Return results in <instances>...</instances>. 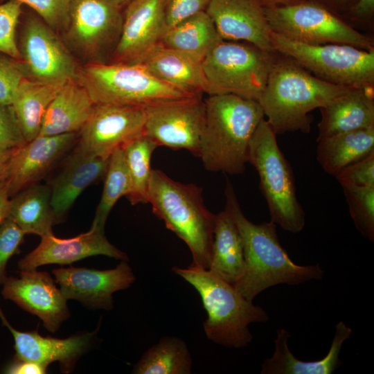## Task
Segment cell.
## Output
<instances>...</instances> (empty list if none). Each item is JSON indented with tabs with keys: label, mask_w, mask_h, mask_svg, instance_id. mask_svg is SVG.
I'll return each mask as SVG.
<instances>
[{
	"label": "cell",
	"mask_w": 374,
	"mask_h": 374,
	"mask_svg": "<svg viewBox=\"0 0 374 374\" xmlns=\"http://www.w3.org/2000/svg\"><path fill=\"white\" fill-rule=\"evenodd\" d=\"M224 194L225 207L237 226L243 246L244 271L233 285L243 297L253 301L274 285H295L323 278L324 271L319 264L303 266L294 262L280 243L274 222L254 224L245 217L229 181Z\"/></svg>",
	"instance_id": "6da1fadb"
},
{
	"label": "cell",
	"mask_w": 374,
	"mask_h": 374,
	"mask_svg": "<svg viewBox=\"0 0 374 374\" xmlns=\"http://www.w3.org/2000/svg\"><path fill=\"white\" fill-rule=\"evenodd\" d=\"M352 87L323 81L292 58L278 53L258 103L276 134L309 133V113L321 108Z\"/></svg>",
	"instance_id": "7a4b0ae2"
},
{
	"label": "cell",
	"mask_w": 374,
	"mask_h": 374,
	"mask_svg": "<svg viewBox=\"0 0 374 374\" xmlns=\"http://www.w3.org/2000/svg\"><path fill=\"white\" fill-rule=\"evenodd\" d=\"M204 101L206 120L199 154L204 168L243 173L249 142L265 118L262 107L257 100L231 93L210 94Z\"/></svg>",
	"instance_id": "3957f363"
},
{
	"label": "cell",
	"mask_w": 374,
	"mask_h": 374,
	"mask_svg": "<svg viewBox=\"0 0 374 374\" xmlns=\"http://www.w3.org/2000/svg\"><path fill=\"white\" fill-rule=\"evenodd\" d=\"M148 200L153 213L188 247L192 265L208 269L215 215L206 207L202 188L178 182L161 170L152 169Z\"/></svg>",
	"instance_id": "277c9868"
},
{
	"label": "cell",
	"mask_w": 374,
	"mask_h": 374,
	"mask_svg": "<svg viewBox=\"0 0 374 374\" xmlns=\"http://www.w3.org/2000/svg\"><path fill=\"white\" fill-rule=\"evenodd\" d=\"M199 294L208 317L203 323L208 339L229 348H243L252 341V323H266L269 317L259 305L243 297L234 287L209 269L195 265L173 267Z\"/></svg>",
	"instance_id": "5b68a950"
},
{
	"label": "cell",
	"mask_w": 374,
	"mask_h": 374,
	"mask_svg": "<svg viewBox=\"0 0 374 374\" xmlns=\"http://www.w3.org/2000/svg\"><path fill=\"white\" fill-rule=\"evenodd\" d=\"M247 163L258 174L259 188L271 220L285 231H302L305 214L296 195L292 169L278 146L276 133L265 118L249 142Z\"/></svg>",
	"instance_id": "8992f818"
},
{
	"label": "cell",
	"mask_w": 374,
	"mask_h": 374,
	"mask_svg": "<svg viewBox=\"0 0 374 374\" xmlns=\"http://www.w3.org/2000/svg\"><path fill=\"white\" fill-rule=\"evenodd\" d=\"M75 78L95 104L146 107L192 97L157 78L141 63L91 62L78 66Z\"/></svg>",
	"instance_id": "52a82bcc"
},
{
	"label": "cell",
	"mask_w": 374,
	"mask_h": 374,
	"mask_svg": "<svg viewBox=\"0 0 374 374\" xmlns=\"http://www.w3.org/2000/svg\"><path fill=\"white\" fill-rule=\"evenodd\" d=\"M271 42L276 52L292 58L323 81L352 88H374V50L341 44H302L273 31Z\"/></svg>",
	"instance_id": "ba28073f"
},
{
	"label": "cell",
	"mask_w": 374,
	"mask_h": 374,
	"mask_svg": "<svg viewBox=\"0 0 374 374\" xmlns=\"http://www.w3.org/2000/svg\"><path fill=\"white\" fill-rule=\"evenodd\" d=\"M276 55L250 43L222 40L202 60L210 94L231 93L258 101Z\"/></svg>",
	"instance_id": "9c48e42d"
},
{
	"label": "cell",
	"mask_w": 374,
	"mask_h": 374,
	"mask_svg": "<svg viewBox=\"0 0 374 374\" xmlns=\"http://www.w3.org/2000/svg\"><path fill=\"white\" fill-rule=\"evenodd\" d=\"M271 30L306 44H341L372 51L373 41L323 5L305 0L295 5L265 8Z\"/></svg>",
	"instance_id": "30bf717a"
},
{
	"label": "cell",
	"mask_w": 374,
	"mask_h": 374,
	"mask_svg": "<svg viewBox=\"0 0 374 374\" xmlns=\"http://www.w3.org/2000/svg\"><path fill=\"white\" fill-rule=\"evenodd\" d=\"M205 120L202 96L164 101L146 107L144 134L157 147L185 149L199 157Z\"/></svg>",
	"instance_id": "8fae6325"
},
{
	"label": "cell",
	"mask_w": 374,
	"mask_h": 374,
	"mask_svg": "<svg viewBox=\"0 0 374 374\" xmlns=\"http://www.w3.org/2000/svg\"><path fill=\"white\" fill-rule=\"evenodd\" d=\"M18 47L28 78L55 86L76 78L79 66L56 32L41 18L26 20Z\"/></svg>",
	"instance_id": "7c38bea8"
},
{
	"label": "cell",
	"mask_w": 374,
	"mask_h": 374,
	"mask_svg": "<svg viewBox=\"0 0 374 374\" xmlns=\"http://www.w3.org/2000/svg\"><path fill=\"white\" fill-rule=\"evenodd\" d=\"M121 6L114 0H72L64 30L66 39L84 56L101 55L118 40L123 21Z\"/></svg>",
	"instance_id": "4fadbf2b"
},
{
	"label": "cell",
	"mask_w": 374,
	"mask_h": 374,
	"mask_svg": "<svg viewBox=\"0 0 374 374\" xmlns=\"http://www.w3.org/2000/svg\"><path fill=\"white\" fill-rule=\"evenodd\" d=\"M145 121V107L95 104L74 150L109 157L116 149L144 133Z\"/></svg>",
	"instance_id": "5bb4252c"
},
{
	"label": "cell",
	"mask_w": 374,
	"mask_h": 374,
	"mask_svg": "<svg viewBox=\"0 0 374 374\" xmlns=\"http://www.w3.org/2000/svg\"><path fill=\"white\" fill-rule=\"evenodd\" d=\"M53 274L66 300H77L91 308L105 310L113 308L112 294L130 287L136 279L125 260L111 269L70 267L55 269Z\"/></svg>",
	"instance_id": "9a60e30c"
},
{
	"label": "cell",
	"mask_w": 374,
	"mask_h": 374,
	"mask_svg": "<svg viewBox=\"0 0 374 374\" xmlns=\"http://www.w3.org/2000/svg\"><path fill=\"white\" fill-rule=\"evenodd\" d=\"M78 135H39L14 148L4 178L9 197L37 184L77 143Z\"/></svg>",
	"instance_id": "2e32d148"
},
{
	"label": "cell",
	"mask_w": 374,
	"mask_h": 374,
	"mask_svg": "<svg viewBox=\"0 0 374 374\" xmlns=\"http://www.w3.org/2000/svg\"><path fill=\"white\" fill-rule=\"evenodd\" d=\"M19 275L8 277L3 284V296L37 316L46 330L55 332L70 315L61 290L46 271L21 270Z\"/></svg>",
	"instance_id": "e0dca14e"
},
{
	"label": "cell",
	"mask_w": 374,
	"mask_h": 374,
	"mask_svg": "<svg viewBox=\"0 0 374 374\" xmlns=\"http://www.w3.org/2000/svg\"><path fill=\"white\" fill-rule=\"evenodd\" d=\"M165 0H132L123 15L112 62L138 63L160 44L166 31Z\"/></svg>",
	"instance_id": "ac0fdd59"
},
{
	"label": "cell",
	"mask_w": 374,
	"mask_h": 374,
	"mask_svg": "<svg viewBox=\"0 0 374 374\" xmlns=\"http://www.w3.org/2000/svg\"><path fill=\"white\" fill-rule=\"evenodd\" d=\"M206 12L223 40L250 43L267 52H276L271 29L259 0H211Z\"/></svg>",
	"instance_id": "d6986e66"
},
{
	"label": "cell",
	"mask_w": 374,
	"mask_h": 374,
	"mask_svg": "<svg viewBox=\"0 0 374 374\" xmlns=\"http://www.w3.org/2000/svg\"><path fill=\"white\" fill-rule=\"evenodd\" d=\"M96 255L127 260L125 253L107 240L103 231L91 228L71 238H59L53 233L42 236L38 246L19 261L18 267L21 271L48 264L68 265Z\"/></svg>",
	"instance_id": "ffe728a7"
},
{
	"label": "cell",
	"mask_w": 374,
	"mask_h": 374,
	"mask_svg": "<svg viewBox=\"0 0 374 374\" xmlns=\"http://www.w3.org/2000/svg\"><path fill=\"white\" fill-rule=\"evenodd\" d=\"M2 323L10 330L15 340V359L37 362L46 366L60 363L63 373H70L76 361L90 348L96 334L84 332L66 339L42 337L37 330L21 332L14 328L6 319L0 308Z\"/></svg>",
	"instance_id": "44dd1931"
},
{
	"label": "cell",
	"mask_w": 374,
	"mask_h": 374,
	"mask_svg": "<svg viewBox=\"0 0 374 374\" xmlns=\"http://www.w3.org/2000/svg\"><path fill=\"white\" fill-rule=\"evenodd\" d=\"M109 157L92 156L75 150L65 160L51 181V204L57 223L62 221L82 192L100 180L107 172Z\"/></svg>",
	"instance_id": "7402d4cb"
},
{
	"label": "cell",
	"mask_w": 374,
	"mask_h": 374,
	"mask_svg": "<svg viewBox=\"0 0 374 374\" xmlns=\"http://www.w3.org/2000/svg\"><path fill=\"white\" fill-rule=\"evenodd\" d=\"M138 63L144 65L157 78L187 95L211 93L202 61L190 55L159 44Z\"/></svg>",
	"instance_id": "603a6c76"
},
{
	"label": "cell",
	"mask_w": 374,
	"mask_h": 374,
	"mask_svg": "<svg viewBox=\"0 0 374 374\" xmlns=\"http://www.w3.org/2000/svg\"><path fill=\"white\" fill-rule=\"evenodd\" d=\"M352 329L343 321L335 326V332L328 353L321 359L305 362L297 359L288 346L290 332L285 328L276 332L274 352L262 364L261 374H331L341 364L344 343L350 339Z\"/></svg>",
	"instance_id": "cb8c5ba5"
},
{
	"label": "cell",
	"mask_w": 374,
	"mask_h": 374,
	"mask_svg": "<svg viewBox=\"0 0 374 374\" xmlns=\"http://www.w3.org/2000/svg\"><path fill=\"white\" fill-rule=\"evenodd\" d=\"M373 88H351L320 108L317 140L374 126Z\"/></svg>",
	"instance_id": "d4e9b609"
},
{
	"label": "cell",
	"mask_w": 374,
	"mask_h": 374,
	"mask_svg": "<svg viewBox=\"0 0 374 374\" xmlns=\"http://www.w3.org/2000/svg\"><path fill=\"white\" fill-rule=\"evenodd\" d=\"M94 105L88 91L76 78L69 80L51 102L39 136L79 133Z\"/></svg>",
	"instance_id": "484cf974"
},
{
	"label": "cell",
	"mask_w": 374,
	"mask_h": 374,
	"mask_svg": "<svg viewBox=\"0 0 374 374\" xmlns=\"http://www.w3.org/2000/svg\"><path fill=\"white\" fill-rule=\"evenodd\" d=\"M245 269L243 246L237 226L229 210L215 215L212 256L209 270L234 285Z\"/></svg>",
	"instance_id": "4316f807"
},
{
	"label": "cell",
	"mask_w": 374,
	"mask_h": 374,
	"mask_svg": "<svg viewBox=\"0 0 374 374\" xmlns=\"http://www.w3.org/2000/svg\"><path fill=\"white\" fill-rule=\"evenodd\" d=\"M11 197L7 217L25 234L42 237L53 233L52 227L57 222L51 204L48 185L33 184Z\"/></svg>",
	"instance_id": "83f0119b"
},
{
	"label": "cell",
	"mask_w": 374,
	"mask_h": 374,
	"mask_svg": "<svg viewBox=\"0 0 374 374\" xmlns=\"http://www.w3.org/2000/svg\"><path fill=\"white\" fill-rule=\"evenodd\" d=\"M317 160L323 170L335 175L347 166L374 151V126L317 140Z\"/></svg>",
	"instance_id": "f1b7e54d"
},
{
	"label": "cell",
	"mask_w": 374,
	"mask_h": 374,
	"mask_svg": "<svg viewBox=\"0 0 374 374\" xmlns=\"http://www.w3.org/2000/svg\"><path fill=\"white\" fill-rule=\"evenodd\" d=\"M62 86L42 83L28 77L20 82L10 107L26 141L39 136L46 112Z\"/></svg>",
	"instance_id": "f546056e"
},
{
	"label": "cell",
	"mask_w": 374,
	"mask_h": 374,
	"mask_svg": "<svg viewBox=\"0 0 374 374\" xmlns=\"http://www.w3.org/2000/svg\"><path fill=\"white\" fill-rule=\"evenodd\" d=\"M222 40L211 17L202 11L166 30L160 44L202 61Z\"/></svg>",
	"instance_id": "4dcf8cb0"
},
{
	"label": "cell",
	"mask_w": 374,
	"mask_h": 374,
	"mask_svg": "<svg viewBox=\"0 0 374 374\" xmlns=\"http://www.w3.org/2000/svg\"><path fill=\"white\" fill-rule=\"evenodd\" d=\"M191 368L192 359L186 344L177 337H163L143 353L132 373L188 374Z\"/></svg>",
	"instance_id": "1f68e13d"
},
{
	"label": "cell",
	"mask_w": 374,
	"mask_h": 374,
	"mask_svg": "<svg viewBox=\"0 0 374 374\" xmlns=\"http://www.w3.org/2000/svg\"><path fill=\"white\" fill-rule=\"evenodd\" d=\"M157 148V145L144 133L122 148L131 181L127 197L132 205L148 203V187L152 170L150 161Z\"/></svg>",
	"instance_id": "d6a6232c"
},
{
	"label": "cell",
	"mask_w": 374,
	"mask_h": 374,
	"mask_svg": "<svg viewBox=\"0 0 374 374\" xmlns=\"http://www.w3.org/2000/svg\"><path fill=\"white\" fill-rule=\"evenodd\" d=\"M104 178L102 196L91 226L103 231L112 208L121 197L127 196L130 190V177L122 148L116 149L110 155Z\"/></svg>",
	"instance_id": "836d02e7"
},
{
	"label": "cell",
	"mask_w": 374,
	"mask_h": 374,
	"mask_svg": "<svg viewBox=\"0 0 374 374\" xmlns=\"http://www.w3.org/2000/svg\"><path fill=\"white\" fill-rule=\"evenodd\" d=\"M350 215L360 234L374 241V186L341 185Z\"/></svg>",
	"instance_id": "e575fe53"
},
{
	"label": "cell",
	"mask_w": 374,
	"mask_h": 374,
	"mask_svg": "<svg viewBox=\"0 0 374 374\" xmlns=\"http://www.w3.org/2000/svg\"><path fill=\"white\" fill-rule=\"evenodd\" d=\"M21 3L7 0L0 4V53L21 60L16 29L21 14Z\"/></svg>",
	"instance_id": "d590c367"
},
{
	"label": "cell",
	"mask_w": 374,
	"mask_h": 374,
	"mask_svg": "<svg viewBox=\"0 0 374 374\" xmlns=\"http://www.w3.org/2000/svg\"><path fill=\"white\" fill-rule=\"evenodd\" d=\"M26 77L27 73L21 60L0 53L1 103L10 107L20 82Z\"/></svg>",
	"instance_id": "8d00e7d4"
},
{
	"label": "cell",
	"mask_w": 374,
	"mask_h": 374,
	"mask_svg": "<svg viewBox=\"0 0 374 374\" xmlns=\"http://www.w3.org/2000/svg\"><path fill=\"white\" fill-rule=\"evenodd\" d=\"M33 8L55 32L64 30L72 0H15Z\"/></svg>",
	"instance_id": "74e56055"
},
{
	"label": "cell",
	"mask_w": 374,
	"mask_h": 374,
	"mask_svg": "<svg viewBox=\"0 0 374 374\" xmlns=\"http://www.w3.org/2000/svg\"><path fill=\"white\" fill-rule=\"evenodd\" d=\"M24 235V232L8 217L0 223V285L8 278L7 262L18 251Z\"/></svg>",
	"instance_id": "f35d334b"
},
{
	"label": "cell",
	"mask_w": 374,
	"mask_h": 374,
	"mask_svg": "<svg viewBox=\"0 0 374 374\" xmlns=\"http://www.w3.org/2000/svg\"><path fill=\"white\" fill-rule=\"evenodd\" d=\"M335 176L341 186H374V151L347 166Z\"/></svg>",
	"instance_id": "ab89813d"
},
{
	"label": "cell",
	"mask_w": 374,
	"mask_h": 374,
	"mask_svg": "<svg viewBox=\"0 0 374 374\" xmlns=\"http://www.w3.org/2000/svg\"><path fill=\"white\" fill-rule=\"evenodd\" d=\"M211 0H165L164 14L168 28L202 11H206Z\"/></svg>",
	"instance_id": "60d3db41"
},
{
	"label": "cell",
	"mask_w": 374,
	"mask_h": 374,
	"mask_svg": "<svg viewBox=\"0 0 374 374\" xmlns=\"http://www.w3.org/2000/svg\"><path fill=\"white\" fill-rule=\"evenodd\" d=\"M25 142L11 107L0 103V148H13Z\"/></svg>",
	"instance_id": "b9f144b4"
},
{
	"label": "cell",
	"mask_w": 374,
	"mask_h": 374,
	"mask_svg": "<svg viewBox=\"0 0 374 374\" xmlns=\"http://www.w3.org/2000/svg\"><path fill=\"white\" fill-rule=\"evenodd\" d=\"M48 366L30 361L16 359L5 369L6 373L10 374H44Z\"/></svg>",
	"instance_id": "7bdbcfd3"
},
{
	"label": "cell",
	"mask_w": 374,
	"mask_h": 374,
	"mask_svg": "<svg viewBox=\"0 0 374 374\" xmlns=\"http://www.w3.org/2000/svg\"><path fill=\"white\" fill-rule=\"evenodd\" d=\"M346 14L354 20H371L374 14V0H357Z\"/></svg>",
	"instance_id": "ee69618b"
},
{
	"label": "cell",
	"mask_w": 374,
	"mask_h": 374,
	"mask_svg": "<svg viewBox=\"0 0 374 374\" xmlns=\"http://www.w3.org/2000/svg\"><path fill=\"white\" fill-rule=\"evenodd\" d=\"M317 1L336 13L344 12L346 13L357 0H312Z\"/></svg>",
	"instance_id": "f6af8a7d"
},
{
	"label": "cell",
	"mask_w": 374,
	"mask_h": 374,
	"mask_svg": "<svg viewBox=\"0 0 374 374\" xmlns=\"http://www.w3.org/2000/svg\"><path fill=\"white\" fill-rule=\"evenodd\" d=\"M10 197L4 179L0 180V223L7 217Z\"/></svg>",
	"instance_id": "bcb514c9"
},
{
	"label": "cell",
	"mask_w": 374,
	"mask_h": 374,
	"mask_svg": "<svg viewBox=\"0 0 374 374\" xmlns=\"http://www.w3.org/2000/svg\"><path fill=\"white\" fill-rule=\"evenodd\" d=\"M13 149L0 148V180L5 178Z\"/></svg>",
	"instance_id": "7dc6e473"
},
{
	"label": "cell",
	"mask_w": 374,
	"mask_h": 374,
	"mask_svg": "<svg viewBox=\"0 0 374 374\" xmlns=\"http://www.w3.org/2000/svg\"><path fill=\"white\" fill-rule=\"evenodd\" d=\"M305 0H259L264 8L287 6L300 3Z\"/></svg>",
	"instance_id": "c3c4849f"
},
{
	"label": "cell",
	"mask_w": 374,
	"mask_h": 374,
	"mask_svg": "<svg viewBox=\"0 0 374 374\" xmlns=\"http://www.w3.org/2000/svg\"><path fill=\"white\" fill-rule=\"evenodd\" d=\"M116 2H117L121 6L123 5H127L132 0H114Z\"/></svg>",
	"instance_id": "681fc988"
}]
</instances>
